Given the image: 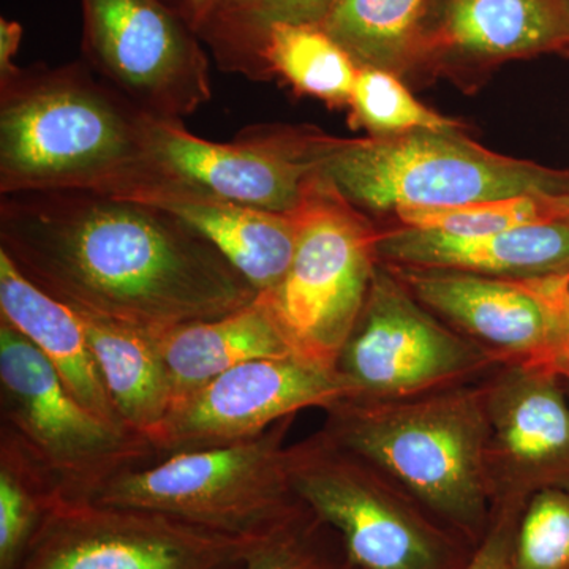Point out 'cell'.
Segmentation results:
<instances>
[{
	"label": "cell",
	"instance_id": "obj_26",
	"mask_svg": "<svg viewBox=\"0 0 569 569\" xmlns=\"http://www.w3.org/2000/svg\"><path fill=\"white\" fill-rule=\"evenodd\" d=\"M246 569H361L342 538L305 503L274 529L252 539Z\"/></svg>",
	"mask_w": 569,
	"mask_h": 569
},
{
	"label": "cell",
	"instance_id": "obj_27",
	"mask_svg": "<svg viewBox=\"0 0 569 569\" xmlns=\"http://www.w3.org/2000/svg\"><path fill=\"white\" fill-rule=\"evenodd\" d=\"M348 108L351 127L367 130L370 137L462 129V123L419 102L399 74L376 67H359Z\"/></svg>",
	"mask_w": 569,
	"mask_h": 569
},
{
	"label": "cell",
	"instance_id": "obj_2",
	"mask_svg": "<svg viewBox=\"0 0 569 569\" xmlns=\"http://www.w3.org/2000/svg\"><path fill=\"white\" fill-rule=\"evenodd\" d=\"M151 116L84 61L0 77V194H119L156 178Z\"/></svg>",
	"mask_w": 569,
	"mask_h": 569
},
{
	"label": "cell",
	"instance_id": "obj_32",
	"mask_svg": "<svg viewBox=\"0 0 569 569\" xmlns=\"http://www.w3.org/2000/svg\"><path fill=\"white\" fill-rule=\"evenodd\" d=\"M22 26L18 21L0 20V77L18 69L13 63L14 56L20 50Z\"/></svg>",
	"mask_w": 569,
	"mask_h": 569
},
{
	"label": "cell",
	"instance_id": "obj_22",
	"mask_svg": "<svg viewBox=\"0 0 569 569\" xmlns=\"http://www.w3.org/2000/svg\"><path fill=\"white\" fill-rule=\"evenodd\" d=\"M430 0H336L321 28L359 67L399 74L417 67Z\"/></svg>",
	"mask_w": 569,
	"mask_h": 569
},
{
	"label": "cell",
	"instance_id": "obj_14",
	"mask_svg": "<svg viewBox=\"0 0 569 569\" xmlns=\"http://www.w3.org/2000/svg\"><path fill=\"white\" fill-rule=\"evenodd\" d=\"M149 148L157 173L264 211H296L318 174L309 127H249L234 141L212 142L182 122L151 118Z\"/></svg>",
	"mask_w": 569,
	"mask_h": 569
},
{
	"label": "cell",
	"instance_id": "obj_16",
	"mask_svg": "<svg viewBox=\"0 0 569 569\" xmlns=\"http://www.w3.org/2000/svg\"><path fill=\"white\" fill-rule=\"evenodd\" d=\"M568 50L565 0H430L415 71L427 67L463 77L511 59Z\"/></svg>",
	"mask_w": 569,
	"mask_h": 569
},
{
	"label": "cell",
	"instance_id": "obj_10",
	"mask_svg": "<svg viewBox=\"0 0 569 569\" xmlns=\"http://www.w3.org/2000/svg\"><path fill=\"white\" fill-rule=\"evenodd\" d=\"M387 266L430 312L498 365L568 376L569 274L498 277Z\"/></svg>",
	"mask_w": 569,
	"mask_h": 569
},
{
	"label": "cell",
	"instance_id": "obj_25",
	"mask_svg": "<svg viewBox=\"0 0 569 569\" xmlns=\"http://www.w3.org/2000/svg\"><path fill=\"white\" fill-rule=\"evenodd\" d=\"M336 0H241L222 39L212 48L219 69L252 80H268L263 63L266 36L276 22L318 24Z\"/></svg>",
	"mask_w": 569,
	"mask_h": 569
},
{
	"label": "cell",
	"instance_id": "obj_36",
	"mask_svg": "<svg viewBox=\"0 0 569 569\" xmlns=\"http://www.w3.org/2000/svg\"><path fill=\"white\" fill-rule=\"evenodd\" d=\"M565 3H567V7L569 9V0H565Z\"/></svg>",
	"mask_w": 569,
	"mask_h": 569
},
{
	"label": "cell",
	"instance_id": "obj_29",
	"mask_svg": "<svg viewBox=\"0 0 569 569\" xmlns=\"http://www.w3.org/2000/svg\"><path fill=\"white\" fill-rule=\"evenodd\" d=\"M507 569H569V492L535 493L520 516Z\"/></svg>",
	"mask_w": 569,
	"mask_h": 569
},
{
	"label": "cell",
	"instance_id": "obj_8",
	"mask_svg": "<svg viewBox=\"0 0 569 569\" xmlns=\"http://www.w3.org/2000/svg\"><path fill=\"white\" fill-rule=\"evenodd\" d=\"M0 417L66 501H96L114 479L162 460L148 438L82 406L50 361L2 318Z\"/></svg>",
	"mask_w": 569,
	"mask_h": 569
},
{
	"label": "cell",
	"instance_id": "obj_19",
	"mask_svg": "<svg viewBox=\"0 0 569 569\" xmlns=\"http://www.w3.org/2000/svg\"><path fill=\"white\" fill-rule=\"evenodd\" d=\"M0 318L50 361L82 406L112 425L127 427L104 388L78 313L26 279L3 252H0Z\"/></svg>",
	"mask_w": 569,
	"mask_h": 569
},
{
	"label": "cell",
	"instance_id": "obj_18",
	"mask_svg": "<svg viewBox=\"0 0 569 569\" xmlns=\"http://www.w3.org/2000/svg\"><path fill=\"white\" fill-rule=\"evenodd\" d=\"M377 252L380 263L389 266L498 277L563 276L569 274V223L520 224L471 238L399 227L381 230Z\"/></svg>",
	"mask_w": 569,
	"mask_h": 569
},
{
	"label": "cell",
	"instance_id": "obj_23",
	"mask_svg": "<svg viewBox=\"0 0 569 569\" xmlns=\"http://www.w3.org/2000/svg\"><path fill=\"white\" fill-rule=\"evenodd\" d=\"M268 78L280 77L298 96L331 108L350 104L359 66L321 26L276 22L266 36Z\"/></svg>",
	"mask_w": 569,
	"mask_h": 569
},
{
	"label": "cell",
	"instance_id": "obj_24",
	"mask_svg": "<svg viewBox=\"0 0 569 569\" xmlns=\"http://www.w3.org/2000/svg\"><path fill=\"white\" fill-rule=\"evenodd\" d=\"M63 498L31 449L0 426V569H18Z\"/></svg>",
	"mask_w": 569,
	"mask_h": 569
},
{
	"label": "cell",
	"instance_id": "obj_6",
	"mask_svg": "<svg viewBox=\"0 0 569 569\" xmlns=\"http://www.w3.org/2000/svg\"><path fill=\"white\" fill-rule=\"evenodd\" d=\"M295 212L293 261L280 283L258 298L296 356L336 369L380 264L381 230L320 173Z\"/></svg>",
	"mask_w": 569,
	"mask_h": 569
},
{
	"label": "cell",
	"instance_id": "obj_11",
	"mask_svg": "<svg viewBox=\"0 0 569 569\" xmlns=\"http://www.w3.org/2000/svg\"><path fill=\"white\" fill-rule=\"evenodd\" d=\"M497 366L380 263L336 369L351 396L399 399L479 380Z\"/></svg>",
	"mask_w": 569,
	"mask_h": 569
},
{
	"label": "cell",
	"instance_id": "obj_28",
	"mask_svg": "<svg viewBox=\"0 0 569 569\" xmlns=\"http://www.w3.org/2000/svg\"><path fill=\"white\" fill-rule=\"evenodd\" d=\"M548 197V194H546ZM402 227L471 238L537 222H552L546 216L545 197L500 198L452 206H408L396 211Z\"/></svg>",
	"mask_w": 569,
	"mask_h": 569
},
{
	"label": "cell",
	"instance_id": "obj_20",
	"mask_svg": "<svg viewBox=\"0 0 569 569\" xmlns=\"http://www.w3.org/2000/svg\"><path fill=\"white\" fill-rule=\"evenodd\" d=\"M149 335L170 377L174 399L244 362L296 356L258 296L228 316Z\"/></svg>",
	"mask_w": 569,
	"mask_h": 569
},
{
	"label": "cell",
	"instance_id": "obj_13",
	"mask_svg": "<svg viewBox=\"0 0 569 569\" xmlns=\"http://www.w3.org/2000/svg\"><path fill=\"white\" fill-rule=\"evenodd\" d=\"M353 395L337 369L299 356L254 359L174 399L148 437L160 458L230 447L263 436L284 418L326 410Z\"/></svg>",
	"mask_w": 569,
	"mask_h": 569
},
{
	"label": "cell",
	"instance_id": "obj_33",
	"mask_svg": "<svg viewBox=\"0 0 569 569\" xmlns=\"http://www.w3.org/2000/svg\"><path fill=\"white\" fill-rule=\"evenodd\" d=\"M545 209L549 220L569 223V193L548 194L545 197Z\"/></svg>",
	"mask_w": 569,
	"mask_h": 569
},
{
	"label": "cell",
	"instance_id": "obj_1",
	"mask_svg": "<svg viewBox=\"0 0 569 569\" xmlns=\"http://www.w3.org/2000/svg\"><path fill=\"white\" fill-rule=\"evenodd\" d=\"M0 252L77 312L142 332L224 317L258 296L192 227L116 194H2Z\"/></svg>",
	"mask_w": 569,
	"mask_h": 569
},
{
	"label": "cell",
	"instance_id": "obj_17",
	"mask_svg": "<svg viewBox=\"0 0 569 569\" xmlns=\"http://www.w3.org/2000/svg\"><path fill=\"white\" fill-rule=\"evenodd\" d=\"M116 197L173 213L204 236L258 293L277 287L293 261L299 236L295 211L272 212L236 203L162 174Z\"/></svg>",
	"mask_w": 569,
	"mask_h": 569
},
{
	"label": "cell",
	"instance_id": "obj_3",
	"mask_svg": "<svg viewBox=\"0 0 569 569\" xmlns=\"http://www.w3.org/2000/svg\"><path fill=\"white\" fill-rule=\"evenodd\" d=\"M323 411L321 432L376 463L478 546L493 505L486 376L399 399L347 396Z\"/></svg>",
	"mask_w": 569,
	"mask_h": 569
},
{
	"label": "cell",
	"instance_id": "obj_34",
	"mask_svg": "<svg viewBox=\"0 0 569 569\" xmlns=\"http://www.w3.org/2000/svg\"><path fill=\"white\" fill-rule=\"evenodd\" d=\"M167 6H170L171 9L179 11V13L183 17V10H186V0H163Z\"/></svg>",
	"mask_w": 569,
	"mask_h": 569
},
{
	"label": "cell",
	"instance_id": "obj_31",
	"mask_svg": "<svg viewBox=\"0 0 569 569\" xmlns=\"http://www.w3.org/2000/svg\"><path fill=\"white\" fill-rule=\"evenodd\" d=\"M239 2L241 0H186L183 18L198 39L212 50L227 31Z\"/></svg>",
	"mask_w": 569,
	"mask_h": 569
},
{
	"label": "cell",
	"instance_id": "obj_37",
	"mask_svg": "<svg viewBox=\"0 0 569 569\" xmlns=\"http://www.w3.org/2000/svg\"><path fill=\"white\" fill-rule=\"evenodd\" d=\"M565 54L569 56V50H568V51H565Z\"/></svg>",
	"mask_w": 569,
	"mask_h": 569
},
{
	"label": "cell",
	"instance_id": "obj_15",
	"mask_svg": "<svg viewBox=\"0 0 569 569\" xmlns=\"http://www.w3.org/2000/svg\"><path fill=\"white\" fill-rule=\"evenodd\" d=\"M493 503L569 492V399L548 370L497 366L486 376Z\"/></svg>",
	"mask_w": 569,
	"mask_h": 569
},
{
	"label": "cell",
	"instance_id": "obj_21",
	"mask_svg": "<svg viewBox=\"0 0 569 569\" xmlns=\"http://www.w3.org/2000/svg\"><path fill=\"white\" fill-rule=\"evenodd\" d=\"M77 313L123 425L148 438L174 402L170 377L151 335L89 313Z\"/></svg>",
	"mask_w": 569,
	"mask_h": 569
},
{
	"label": "cell",
	"instance_id": "obj_4",
	"mask_svg": "<svg viewBox=\"0 0 569 569\" xmlns=\"http://www.w3.org/2000/svg\"><path fill=\"white\" fill-rule=\"evenodd\" d=\"M309 151L318 173L361 211L569 193V170L489 151L462 129L358 140L310 129Z\"/></svg>",
	"mask_w": 569,
	"mask_h": 569
},
{
	"label": "cell",
	"instance_id": "obj_5",
	"mask_svg": "<svg viewBox=\"0 0 569 569\" xmlns=\"http://www.w3.org/2000/svg\"><path fill=\"white\" fill-rule=\"evenodd\" d=\"M287 471L296 496L339 533L361 569H460L477 548L321 430L288 445Z\"/></svg>",
	"mask_w": 569,
	"mask_h": 569
},
{
	"label": "cell",
	"instance_id": "obj_7",
	"mask_svg": "<svg viewBox=\"0 0 569 569\" xmlns=\"http://www.w3.org/2000/svg\"><path fill=\"white\" fill-rule=\"evenodd\" d=\"M295 419H282L253 440L181 452L130 471L96 501L160 512L227 537H261L302 505L287 471Z\"/></svg>",
	"mask_w": 569,
	"mask_h": 569
},
{
	"label": "cell",
	"instance_id": "obj_35",
	"mask_svg": "<svg viewBox=\"0 0 569 569\" xmlns=\"http://www.w3.org/2000/svg\"><path fill=\"white\" fill-rule=\"evenodd\" d=\"M563 385H565V389H567V395H568V399H569V372H568L567 377H563Z\"/></svg>",
	"mask_w": 569,
	"mask_h": 569
},
{
	"label": "cell",
	"instance_id": "obj_9",
	"mask_svg": "<svg viewBox=\"0 0 569 569\" xmlns=\"http://www.w3.org/2000/svg\"><path fill=\"white\" fill-rule=\"evenodd\" d=\"M82 61L138 110L182 122L212 99L208 54L163 0H81Z\"/></svg>",
	"mask_w": 569,
	"mask_h": 569
},
{
	"label": "cell",
	"instance_id": "obj_12",
	"mask_svg": "<svg viewBox=\"0 0 569 569\" xmlns=\"http://www.w3.org/2000/svg\"><path fill=\"white\" fill-rule=\"evenodd\" d=\"M250 542L160 512L62 500L18 569H246Z\"/></svg>",
	"mask_w": 569,
	"mask_h": 569
},
{
	"label": "cell",
	"instance_id": "obj_30",
	"mask_svg": "<svg viewBox=\"0 0 569 569\" xmlns=\"http://www.w3.org/2000/svg\"><path fill=\"white\" fill-rule=\"evenodd\" d=\"M527 501L500 500L492 505L489 529L460 569H507L520 516Z\"/></svg>",
	"mask_w": 569,
	"mask_h": 569
}]
</instances>
